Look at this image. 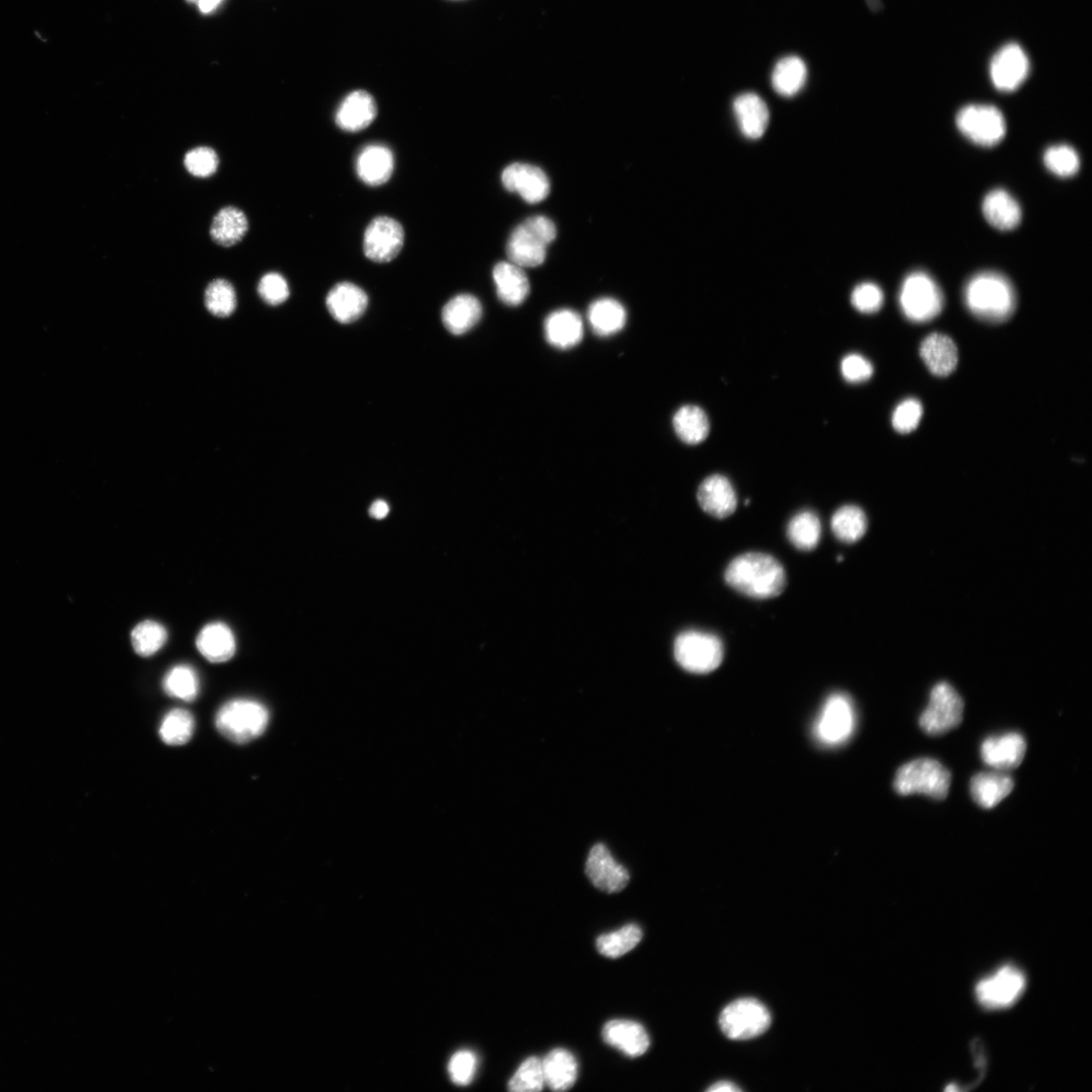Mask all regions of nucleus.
<instances>
[{
  "label": "nucleus",
  "mask_w": 1092,
  "mask_h": 1092,
  "mask_svg": "<svg viewBox=\"0 0 1092 1092\" xmlns=\"http://www.w3.org/2000/svg\"><path fill=\"white\" fill-rule=\"evenodd\" d=\"M726 584L753 599H771L783 593L787 585L786 571L781 562L764 552H748L727 565Z\"/></svg>",
  "instance_id": "nucleus-1"
},
{
  "label": "nucleus",
  "mask_w": 1092,
  "mask_h": 1092,
  "mask_svg": "<svg viewBox=\"0 0 1092 1092\" xmlns=\"http://www.w3.org/2000/svg\"><path fill=\"white\" fill-rule=\"evenodd\" d=\"M965 302L978 318L1000 323L1009 319L1016 298L1010 281L1002 274L985 271L973 276L965 287Z\"/></svg>",
  "instance_id": "nucleus-2"
},
{
  "label": "nucleus",
  "mask_w": 1092,
  "mask_h": 1092,
  "mask_svg": "<svg viewBox=\"0 0 1092 1092\" xmlns=\"http://www.w3.org/2000/svg\"><path fill=\"white\" fill-rule=\"evenodd\" d=\"M269 712L252 699H234L224 704L215 715L218 733L236 744H247L266 730Z\"/></svg>",
  "instance_id": "nucleus-3"
},
{
  "label": "nucleus",
  "mask_w": 1092,
  "mask_h": 1092,
  "mask_svg": "<svg viewBox=\"0 0 1092 1092\" xmlns=\"http://www.w3.org/2000/svg\"><path fill=\"white\" fill-rule=\"evenodd\" d=\"M556 228L550 218L535 215L516 228L507 243L510 262L521 267H537L544 263L547 246L555 239Z\"/></svg>",
  "instance_id": "nucleus-4"
},
{
  "label": "nucleus",
  "mask_w": 1092,
  "mask_h": 1092,
  "mask_svg": "<svg viewBox=\"0 0 1092 1092\" xmlns=\"http://www.w3.org/2000/svg\"><path fill=\"white\" fill-rule=\"evenodd\" d=\"M952 776L948 769L938 761L928 758L917 759L901 767L896 775L894 787L904 796L924 795L935 800L948 796Z\"/></svg>",
  "instance_id": "nucleus-5"
},
{
  "label": "nucleus",
  "mask_w": 1092,
  "mask_h": 1092,
  "mask_svg": "<svg viewBox=\"0 0 1092 1092\" xmlns=\"http://www.w3.org/2000/svg\"><path fill=\"white\" fill-rule=\"evenodd\" d=\"M677 663L687 672L708 674L719 668L724 657L722 640L710 632L689 630L675 640Z\"/></svg>",
  "instance_id": "nucleus-6"
},
{
  "label": "nucleus",
  "mask_w": 1092,
  "mask_h": 1092,
  "mask_svg": "<svg viewBox=\"0 0 1092 1092\" xmlns=\"http://www.w3.org/2000/svg\"><path fill=\"white\" fill-rule=\"evenodd\" d=\"M857 713L851 697L834 693L825 702L814 725V737L820 745L838 747L846 744L854 735Z\"/></svg>",
  "instance_id": "nucleus-7"
},
{
  "label": "nucleus",
  "mask_w": 1092,
  "mask_h": 1092,
  "mask_svg": "<svg viewBox=\"0 0 1092 1092\" xmlns=\"http://www.w3.org/2000/svg\"><path fill=\"white\" fill-rule=\"evenodd\" d=\"M719 1024L723 1034L732 1040L744 1041L763 1035L771 1025L768 1008L754 998L738 999L721 1012Z\"/></svg>",
  "instance_id": "nucleus-8"
},
{
  "label": "nucleus",
  "mask_w": 1092,
  "mask_h": 1092,
  "mask_svg": "<svg viewBox=\"0 0 1092 1092\" xmlns=\"http://www.w3.org/2000/svg\"><path fill=\"white\" fill-rule=\"evenodd\" d=\"M964 702L949 683L936 684L927 707L919 717L921 730L928 736H941L954 730L963 719Z\"/></svg>",
  "instance_id": "nucleus-9"
},
{
  "label": "nucleus",
  "mask_w": 1092,
  "mask_h": 1092,
  "mask_svg": "<svg viewBox=\"0 0 1092 1092\" xmlns=\"http://www.w3.org/2000/svg\"><path fill=\"white\" fill-rule=\"evenodd\" d=\"M901 305L911 321L924 323L935 318L943 307V296L935 281L926 273L910 274L902 287Z\"/></svg>",
  "instance_id": "nucleus-10"
},
{
  "label": "nucleus",
  "mask_w": 1092,
  "mask_h": 1092,
  "mask_svg": "<svg viewBox=\"0 0 1092 1092\" xmlns=\"http://www.w3.org/2000/svg\"><path fill=\"white\" fill-rule=\"evenodd\" d=\"M959 131L974 144L991 148L1004 138L1005 120L1001 112L987 105H970L956 117Z\"/></svg>",
  "instance_id": "nucleus-11"
},
{
  "label": "nucleus",
  "mask_w": 1092,
  "mask_h": 1092,
  "mask_svg": "<svg viewBox=\"0 0 1092 1092\" xmlns=\"http://www.w3.org/2000/svg\"><path fill=\"white\" fill-rule=\"evenodd\" d=\"M1026 985L1024 972L1015 966L1006 965L977 984L976 996L985 1008H1005L1017 1001Z\"/></svg>",
  "instance_id": "nucleus-12"
},
{
  "label": "nucleus",
  "mask_w": 1092,
  "mask_h": 1092,
  "mask_svg": "<svg viewBox=\"0 0 1092 1092\" xmlns=\"http://www.w3.org/2000/svg\"><path fill=\"white\" fill-rule=\"evenodd\" d=\"M990 79L1001 92H1013L1027 80L1030 72L1029 57L1024 49L1014 43L999 49L990 62Z\"/></svg>",
  "instance_id": "nucleus-13"
},
{
  "label": "nucleus",
  "mask_w": 1092,
  "mask_h": 1092,
  "mask_svg": "<svg viewBox=\"0 0 1092 1092\" xmlns=\"http://www.w3.org/2000/svg\"><path fill=\"white\" fill-rule=\"evenodd\" d=\"M405 241L402 225L389 216H378L364 233L363 249L375 262L392 261L401 252Z\"/></svg>",
  "instance_id": "nucleus-14"
},
{
  "label": "nucleus",
  "mask_w": 1092,
  "mask_h": 1092,
  "mask_svg": "<svg viewBox=\"0 0 1092 1092\" xmlns=\"http://www.w3.org/2000/svg\"><path fill=\"white\" fill-rule=\"evenodd\" d=\"M586 874L599 891L613 895L622 892L629 883V873L603 844L595 845L586 862Z\"/></svg>",
  "instance_id": "nucleus-15"
},
{
  "label": "nucleus",
  "mask_w": 1092,
  "mask_h": 1092,
  "mask_svg": "<svg viewBox=\"0 0 1092 1092\" xmlns=\"http://www.w3.org/2000/svg\"><path fill=\"white\" fill-rule=\"evenodd\" d=\"M502 183L507 190L519 193L531 203L543 201L550 190L545 172L527 164H514L506 168L502 174Z\"/></svg>",
  "instance_id": "nucleus-16"
},
{
  "label": "nucleus",
  "mask_w": 1092,
  "mask_h": 1092,
  "mask_svg": "<svg viewBox=\"0 0 1092 1092\" xmlns=\"http://www.w3.org/2000/svg\"><path fill=\"white\" fill-rule=\"evenodd\" d=\"M1026 752V740L1017 733L989 737L984 740L980 749L983 763L1001 772L1015 769L1021 765Z\"/></svg>",
  "instance_id": "nucleus-17"
},
{
  "label": "nucleus",
  "mask_w": 1092,
  "mask_h": 1092,
  "mask_svg": "<svg viewBox=\"0 0 1092 1092\" xmlns=\"http://www.w3.org/2000/svg\"><path fill=\"white\" fill-rule=\"evenodd\" d=\"M697 499L703 512L717 520L732 517L738 506L733 484L721 475L706 478L699 486Z\"/></svg>",
  "instance_id": "nucleus-18"
},
{
  "label": "nucleus",
  "mask_w": 1092,
  "mask_h": 1092,
  "mask_svg": "<svg viewBox=\"0 0 1092 1092\" xmlns=\"http://www.w3.org/2000/svg\"><path fill=\"white\" fill-rule=\"evenodd\" d=\"M326 305L337 322L350 324L366 312L369 298L359 286L351 282H341L329 291Z\"/></svg>",
  "instance_id": "nucleus-19"
},
{
  "label": "nucleus",
  "mask_w": 1092,
  "mask_h": 1092,
  "mask_svg": "<svg viewBox=\"0 0 1092 1092\" xmlns=\"http://www.w3.org/2000/svg\"><path fill=\"white\" fill-rule=\"evenodd\" d=\"M602 1037L606 1044L631 1058L643 1055L650 1045L645 1029L627 1019H612L604 1026Z\"/></svg>",
  "instance_id": "nucleus-20"
},
{
  "label": "nucleus",
  "mask_w": 1092,
  "mask_h": 1092,
  "mask_svg": "<svg viewBox=\"0 0 1092 1092\" xmlns=\"http://www.w3.org/2000/svg\"><path fill=\"white\" fill-rule=\"evenodd\" d=\"M395 168L393 153L385 145L371 144L364 148L356 160L358 178L366 184L379 186L392 177Z\"/></svg>",
  "instance_id": "nucleus-21"
},
{
  "label": "nucleus",
  "mask_w": 1092,
  "mask_h": 1092,
  "mask_svg": "<svg viewBox=\"0 0 1092 1092\" xmlns=\"http://www.w3.org/2000/svg\"><path fill=\"white\" fill-rule=\"evenodd\" d=\"M493 277L502 303L517 307L526 302L531 293V284L523 267L510 261L500 262L494 267Z\"/></svg>",
  "instance_id": "nucleus-22"
},
{
  "label": "nucleus",
  "mask_w": 1092,
  "mask_h": 1092,
  "mask_svg": "<svg viewBox=\"0 0 1092 1092\" xmlns=\"http://www.w3.org/2000/svg\"><path fill=\"white\" fill-rule=\"evenodd\" d=\"M920 356L927 369L937 377L952 374L958 364V349L954 341L944 334L932 333L921 343Z\"/></svg>",
  "instance_id": "nucleus-23"
},
{
  "label": "nucleus",
  "mask_w": 1092,
  "mask_h": 1092,
  "mask_svg": "<svg viewBox=\"0 0 1092 1092\" xmlns=\"http://www.w3.org/2000/svg\"><path fill=\"white\" fill-rule=\"evenodd\" d=\"M378 114L374 98L367 92L357 91L345 98L336 113L337 126L346 132L367 129Z\"/></svg>",
  "instance_id": "nucleus-24"
},
{
  "label": "nucleus",
  "mask_w": 1092,
  "mask_h": 1092,
  "mask_svg": "<svg viewBox=\"0 0 1092 1092\" xmlns=\"http://www.w3.org/2000/svg\"><path fill=\"white\" fill-rule=\"evenodd\" d=\"M545 335L551 346L569 349L576 346L584 336V323L572 310H557L546 319Z\"/></svg>",
  "instance_id": "nucleus-25"
},
{
  "label": "nucleus",
  "mask_w": 1092,
  "mask_h": 1092,
  "mask_svg": "<svg viewBox=\"0 0 1092 1092\" xmlns=\"http://www.w3.org/2000/svg\"><path fill=\"white\" fill-rule=\"evenodd\" d=\"M196 646L207 661L224 663L233 657L236 641L232 630L226 624L215 622L201 629L196 638Z\"/></svg>",
  "instance_id": "nucleus-26"
},
{
  "label": "nucleus",
  "mask_w": 1092,
  "mask_h": 1092,
  "mask_svg": "<svg viewBox=\"0 0 1092 1092\" xmlns=\"http://www.w3.org/2000/svg\"><path fill=\"white\" fill-rule=\"evenodd\" d=\"M982 211L986 221L1000 231H1010L1022 220L1021 206L1003 189H994L985 196Z\"/></svg>",
  "instance_id": "nucleus-27"
},
{
  "label": "nucleus",
  "mask_w": 1092,
  "mask_h": 1092,
  "mask_svg": "<svg viewBox=\"0 0 1092 1092\" xmlns=\"http://www.w3.org/2000/svg\"><path fill=\"white\" fill-rule=\"evenodd\" d=\"M734 113L740 130L747 138L759 139L765 134L770 113L758 95L747 93L739 96L734 102Z\"/></svg>",
  "instance_id": "nucleus-28"
},
{
  "label": "nucleus",
  "mask_w": 1092,
  "mask_h": 1092,
  "mask_svg": "<svg viewBox=\"0 0 1092 1092\" xmlns=\"http://www.w3.org/2000/svg\"><path fill=\"white\" fill-rule=\"evenodd\" d=\"M1013 787L1012 778L1001 771L976 774L970 783L972 798L984 810L997 807L1011 793Z\"/></svg>",
  "instance_id": "nucleus-29"
},
{
  "label": "nucleus",
  "mask_w": 1092,
  "mask_h": 1092,
  "mask_svg": "<svg viewBox=\"0 0 1092 1092\" xmlns=\"http://www.w3.org/2000/svg\"><path fill=\"white\" fill-rule=\"evenodd\" d=\"M248 229L244 211L236 206H225L214 215L209 233L215 244L232 247L243 240Z\"/></svg>",
  "instance_id": "nucleus-30"
},
{
  "label": "nucleus",
  "mask_w": 1092,
  "mask_h": 1092,
  "mask_svg": "<svg viewBox=\"0 0 1092 1092\" xmlns=\"http://www.w3.org/2000/svg\"><path fill=\"white\" fill-rule=\"evenodd\" d=\"M483 307L480 301L468 294L452 299L444 308L443 322L454 335H463L473 329L481 320Z\"/></svg>",
  "instance_id": "nucleus-31"
},
{
  "label": "nucleus",
  "mask_w": 1092,
  "mask_h": 1092,
  "mask_svg": "<svg viewBox=\"0 0 1092 1092\" xmlns=\"http://www.w3.org/2000/svg\"><path fill=\"white\" fill-rule=\"evenodd\" d=\"M772 86L777 94L791 98L804 89L808 81V67L797 56H787L778 61L772 72Z\"/></svg>",
  "instance_id": "nucleus-32"
},
{
  "label": "nucleus",
  "mask_w": 1092,
  "mask_h": 1092,
  "mask_svg": "<svg viewBox=\"0 0 1092 1092\" xmlns=\"http://www.w3.org/2000/svg\"><path fill=\"white\" fill-rule=\"evenodd\" d=\"M546 1084L553 1091H565L573 1086L577 1077V1063L573 1055L564 1049H554L542 1060Z\"/></svg>",
  "instance_id": "nucleus-33"
},
{
  "label": "nucleus",
  "mask_w": 1092,
  "mask_h": 1092,
  "mask_svg": "<svg viewBox=\"0 0 1092 1092\" xmlns=\"http://www.w3.org/2000/svg\"><path fill=\"white\" fill-rule=\"evenodd\" d=\"M627 314L621 303L614 299H599L591 304L588 311L589 324L600 337H610L620 332L626 323Z\"/></svg>",
  "instance_id": "nucleus-34"
},
{
  "label": "nucleus",
  "mask_w": 1092,
  "mask_h": 1092,
  "mask_svg": "<svg viewBox=\"0 0 1092 1092\" xmlns=\"http://www.w3.org/2000/svg\"><path fill=\"white\" fill-rule=\"evenodd\" d=\"M673 426L679 439L689 446L702 444L710 431L706 413L694 405L681 407L673 418Z\"/></svg>",
  "instance_id": "nucleus-35"
},
{
  "label": "nucleus",
  "mask_w": 1092,
  "mask_h": 1092,
  "mask_svg": "<svg viewBox=\"0 0 1092 1092\" xmlns=\"http://www.w3.org/2000/svg\"><path fill=\"white\" fill-rule=\"evenodd\" d=\"M787 538L799 550L817 548L822 538V524L817 514L805 510L793 517L787 527Z\"/></svg>",
  "instance_id": "nucleus-36"
},
{
  "label": "nucleus",
  "mask_w": 1092,
  "mask_h": 1092,
  "mask_svg": "<svg viewBox=\"0 0 1092 1092\" xmlns=\"http://www.w3.org/2000/svg\"><path fill=\"white\" fill-rule=\"evenodd\" d=\"M834 536L842 543L855 544L867 533L868 521L863 510L846 505L837 510L831 521Z\"/></svg>",
  "instance_id": "nucleus-37"
},
{
  "label": "nucleus",
  "mask_w": 1092,
  "mask_h": 1092,
  "mask_svg": "<svg viewBox=\"0 0 1092 1092\" xmlns=\"http://www.w3.org/2000/svg\"><path fill=\"white\" fill-rule=\"evenodd\" d=\"M642 938L641 928L634 923L618 930L605 933L597 938L598 952L610 959H617L635 948Z\"/></svg>",
  "instance_id": "nucleus-38"
},
{
  "label": "nucleus",
  "mask_w": 1092,
  "mask_h": 1092,
  "mask_svg": "<svg viewBox=\"0 0 1092 1092\" xmlns=\"http://www.w3.org/2000/svg\"><path fill=\"white\" fill-rule=\"evenodd\" d=\"M204 305L215 317H229L237 307L236 291L232 283L223 278L210 281L204 291Z\"/></svg>",
  "instance_id": "nucleus-39"
},
{
  "label": "nucleus",
  "mask_w": 1092,
  "mask_h": 1092,
  "mask_svg": "<svg viewBox=\"0 0 1092 1092\" xmlns=\"http://www.w3.org/2000/svg\"><path fill=\"white\" fill-rule=\"evenodd\" d=\"M194 732L192 714L182 708L170 711L164 718L160 735L169 746H182L189 742Z\"/></svg>",
  "instance_id": "nucleus-40"
},
{
  "label": "nucleus",
  "mask_w": 1092,
  "mask_h": 1092,
  "mask_svg": "<svg viewBox=\"0 0 1092 1092\" xmlns=\"http://www.w3.org/2000/svg\"><path fill=\"white\" fill-rule=\"evenodd\" d=\"M164 689L172 697L187 702L193 701L199 692L197 674L187 665L176 666L166 675Z\"/></svg>",
  "instance_id": "nucleus-41"
},
{
  "label": "nucleus",
  "mask_w": 1092,
  "mask_h": 1092,
  "mask_svg": "<svg viewBox=\"0 0 1092 1092\" xmlns=\"http://www.w3.org/2000/svg\"><path fill=\"white\" fill-rule=\"evenodd\" d=\"M135 651L142 657H151L157 653L168 640L167 629L156 621H144L138 624L131 634Z\"/></svg>",
  "instance_id": "nucleus-42"
},
{
  "label": "nucleus",
  "mask_w": 1092,
  "mask_h": 1092,
  "mask_svg": "<svg viewBox=\"0 0 1092 1092\" xmlns=\"http://www.w3.org/2000/svg\"><path fill=\"white\" fill-rule=\"evenodd\" d=\"M546 1085L543 1062L538 1057L527 1059L518 1069L508 1088L514 1092H539Z\"/></svg>",
  "instance_id": "nucleus-43"
},
{
  "label": "nucleus",
  "mask_w": 1092,
  "mask_h": 1092,
  "mask_svg": "<svg viewBox=\"0 0 1092 1092\" xmlns=\"http://www.w3.org/2000/svg\"><path fill=\"white\" fill-rule=\"evenodd\" d=\"M1046 168L1060 178L1075 176L1080 167L1077 153L1068 145H1056L1048 149L1044 156Z\"/></svg>",
  "instance_id": "nucleus-44"
},
{
  "label": "nucleus",
  "mask_w": 1092,
  "mask_h": 1092,
  "mask_svg": "<svg viewBox=\"0 0 1092 1092\" xmlns=\"http://www.w3.org/2000/svg\"><path fill=\"white\" fill-rule=\"evenodd\" d=\"M184 167L188 174L199 179H206L214 175L218 168V158L215 152L205 146L188 152L184 157Z\"/></svg>",
  "instance_id": "nucleus-45"
},
{
  "label": "nucleus",
  "mask_w": 1092,
  "mask_h": 1092,
  "mask_svg": "<svg viewBox=\"0 0 1092 1092\" xmlns=\"http://www.w3.org/2000/svg\"><path fill=\"white\" fill-rule=\"evenodd\" d=\"M885 297L882 288L871 282H864L855 287L851 296V302L855 309L864 314L879 312L884 305Z\"/></svg>",
  "instance_id": "nucleus-46"
},
{
  "label": "nucleus",
  "mask_w": 1092,
  "mask_h": 1092,
  "mask_svg": "<svg viewBox=\"0 0 1092 1092\" xmlns=\"http://www.w3.org/2000/svg\"><path fill=\"white\" fill-rule=\"evenodd\" d=\"M260 298L270 306H278L289 297V287L285 278L276 272L263 275L258 284Z\"/></svg>",
  "instance_id": "nucleus-47"
},
{
  "label": "nucleus",
  "mask_w": 1092,
  "mask_h": 1092,
  "mask_svg": "<svg viewBox=\"0 0 1092 1092\" xmlns=\"http://www.w3.org/2000/svg\"><path fill=\"white\" fill-rule=\"evenodd\" d=\"M922 417V406L915 399H909L901 403L894 412V428L903 434L916 429Z\"/></svg>",
  "instance_id": "nucleus-48"
},
{
  "label": "nucleus",
  "mask_w": 1092,
  "mask_h": 1092,
  "mask_svg": "<svg viewBox=\"0 0 1092 1092\" xmlns=\"http://www.w3.org/2000/svg\"><path fill=\"white\" fill-rule=\"evenodd\" d=\"M478 1059L471 1051L456 1053L449 1064L452 1080L458 1085L470 1084L477 1072Z\"/></svg>",
  "instance_id": "nucleus-49"
},
{
  "label": "nucleus",
  "mask_w": 1092,
  "mask_h": 1092,
  "mask_svg": "<svg viewBox=\"0 0 1092 1092\" xmlns=\"http://www.w3.org/2000/svg\"><path fill=\"white\" fill-rule=\"evenodd\" d=\"M843 378L851 384L870 380L874 374L872 363L860 354H849L841 363Z\"/></svg>",
  "instance_id": "nucleus-50"
},
{
  "label": "nucleus",
  "mask_w": 1092,
  "mask_h": 1092,
  "mask_svg": "<svg viewBox=\"0 0 1092 1092\" xmlns=\"http://www.w3.org/2000/svg\"><path fill=\"white\" fill-rule=\"evenodd\" d=\"M389 512H390V507L383 500L376 501L370 509L371 516L374 519H377V520H383V519L387 518V516L389 515Z\"/></svg>",
  "instance_id": "nucleus-51"
},
{
  "label": "nucleus",
  "mask_w": 1092,
  "mask_h": 1092,
  "mask_svg": "<svg viewBox=\"0 0 1092 1092\" xmlns=\"http://www.w3.org/2000/svg\"><path fill=\"white\" fill-rule=\"evenodd\" d=\"M710 1092H740L742 1089L732 1082L720 1081L708 1088Z\"/></svg>",
  "instance_id": "nucleus-52"
},
{
  "label": "nucleus",
  "mask_w": 1092,
  "mask_h": 1092,
  "mask_svg": "<svg viewBox=\"0 0 1092 1092\" xmlns=\"http://www.w3.org/2000/svg\"><path fill=\"white\" fill-rule=\"evenodd\" d=\"M222 2L223 0H197L198 9L204 15L213 12Z\"/></svg>",
  "instance_id": "nucleus-53"
},
{
  "label": "nucleus",
  "mask_w": 1092,
  "mask_h": 1092,
  "mask_svg": "<svg viewBox=\"0 0 1092 1092\" xmlns=\"http://www.w3.org/2000/svg\"><path fill=\"white\" fill-rule=\"evenodd\" d=\"M843 559H844L843 556H841V555L838 556L839 561H843Z\"/></svg>",
  "instance_id": "nucleus-54"
},
{
  "label": "nucleus",
  "mask_w": 1092,
  "mask_h": 1092,
  "mask_svg": "<svg viewBox=\"0 0 1092 1092\" xmlns=\"http://www.w3.org/2000/svg\"><path fill=\"white\" fill-rule=\"evenodd\" d=\"M189 2H195V0H189Z\"/></svg>",
  "instance_id": "nucleus-55"
}]
</instances>
